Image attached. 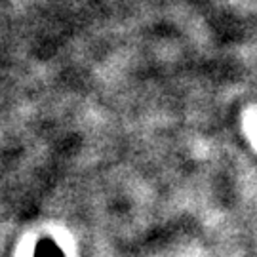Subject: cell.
Instances as JSON below:
<instances>
[{
	"instance_id": "6da1fadb",
	"label": "cell",
	"mask_w": 257,
	"mask_h": 257,
	"mask_svg": "<svg viewBox=\"0 0 257 257\" xmlns=\"http://www.w3.org/2000/svg\"><path fill=\"white\" fill-rule=\"evenodd\" d=\"M35 257H65V255H63V251L57 248L52 240H42V242L38 244Z\"/></svg>"
}]
</instances>
